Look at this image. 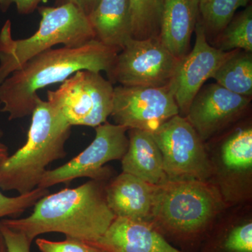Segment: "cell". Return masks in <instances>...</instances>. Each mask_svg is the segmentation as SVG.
Masks as SVG:
<instances>
[{"mask_svg":"<svg viewBox=\"0 0 252 252\" xmlns=\"http://www.w3.org/2000/svg\"><path fill=\"white\" fill-rule=\"evenodd\" d=\"M119 52L94 39L77 47L63 46L36 55L0 84V112L8 114L9 121L32 115L38 91L82 69L109 75Z\"/></svg>","mask_w":252,"mask_h":252,"instance_id":"cell-1","label":"cell"},{"mask_svg":"<svg viewBox=\"0 0 252 252\" xmlns=\"http://www.w3.org/2000/svg\"><path fill=\"white\" fill-rule=\"evenodd\" d=\"M106 184L91 180L77 188L48 194L36 202L29 217L0 220L32 242L38 235L56 232L92 245L116 218L106 200Z\"/></svg>","mask_w":252,"mask_h":252,"instance_id":"cell-2","label":"cell"},{"mask_svg":"<svg viewBox=\"0 0 252 252\" xmlns=\"http://www.w3.org/2000/svg\"><path fill=\"white\" fill-rule=\"evenodd\" d=\"M227 207L210 182L167 180L157 186L149 223L165 238L196 243L203 240Z\"/></svg>","mask_w":252,"mask_h":252,"instance_id":"cell-3","label":"cell"},{"mask_svg":"<svg viewBox=\"0 0 252 252\" xmlns=\"http://www.w3.org/2000/svg\"><path fill=\"white\" fill-rule=\"evenodd\" d=\"M72 127L39 96L26 144L0 165V188L25 194L38 187L46 167L67 155L65 144Z\"/></svg>","mask_w":252,"mask_h":252,"instance_id":"cell-4","label":"cell"},{"mask_svg":"<svg viewBox=\"0 0 252 252\" xmlns=\"http://www.w3.org/2000/svg\"><path fill=\"white\" fill-rule=\"evenodd\" d=\"M39 14V28L26 39H13L10 21L3 26L0 32V84L36 55L55 46L77 47L95 39L89 17L76 5L41 7Z\"/></svg>","mask_w":252,"mask_h":252,"instance_id":"cell-5","label":"cell"},{"mask_svg":"<svg viewBox=\"0 0 252 252\" xmlns=\"http://www.w3.org/2000/svg\"><path fill=\"white\" fill-rule=\"evenodd\" d=\"M114 87L100 73L82 69L47 91V101L70 126L96 127L107 122L114 101Z\"/></svg>","mask_w":252,"mask_h":252,"instance_id":"cell-6","label":"cell"},{"mask_svg":"<svg viewBox=\"0 0 252 252\" xmlns=\"http://www.w3.org/2000/svg\"><path fill=\"white\" fill-rule=\"evenodd\" d=\"M161 152L167 180L210 182L212 167L205 142L178 114L152 133Z\"/></svg>","mask_w":252,"mask_h":252,"instance_id":"cell-7","label":"cell"},{"mask_svg":"<svg viewBox=\"0 0 252 252\" xmlns=\"http://www.w3.org/2000/svg\"><path fill=\"white\" fill-rule=\"evenodd\" d=\"M94 128L95 137L87 148L62 166L46 170L38 187L49 189L81 177L106 182L112 178L113 170L104 165L122 160L128 147V129L107 122Z\"/></svg>","mask_w":252,"mask_h":252,"instance_id":"cell-8","label":"cell"},{"mask_svg":"<svg viewBox=\"0 0 252 252\" xmlns=\"http://www.w3.org/2000/svg\"><path fill=\"white\" fill-rule=\"evenodd\" d=\"M180 61L159 37L131 38L118 53L108 77L121 86L164 87L171 83Z\"/></svg>","mask_w":252,"mask_h":252,"instance_id":"cell-9","label":"cell"},{"mask_svg":"<svg viewBox=\"0 0 252 252\" xmlns=\"http://www.w3.org/2000/svg\"><path fill=\"white\" fill-rule=\"evenodd\" d=\"M212 167L210 182L228 207L248 201L252 196V129L242 127L228 135L217 153L208 154Z\"/></svg>","mask_w":252,"mask_h":252,"instance_id":"cell-10","label":"cell"},{"mask_svg":"<svg viewBox=\"0 0 252 252\" xmlns=\"http://www.w3.org/2000/svg\"><path fill=\"white\" fill-rule=\"evenodd\" d=\"M178 114L180 110L170 85L114 88L110 117L117 125L153 133Z\"/></svg>","mask_w":252,"mask_h":252,"instance_id":"cell-11","label":"cell"},{"mask_svg":"<svg viewBox=\"0 0 252 252\" xmlns=\"http://www.w3.org/2000/svg\"><path fill=\"white\" fill-rule=\"evenodd\" d=\"M195 45L189 54L181 58L170 86L180 114L186 117L192 101L205 81L216 72L233 51H221L207 42L203 23L197 21Z\"/></svg>","mask_w":252,"mask_h":252,"instance_id":"cell-12","label":"cell"},{"mask_svg":"<svg viewBox=\"0 0 252 252\" xmlns=\"http://www.w3.org/2000/svg\"><path fill=\"white\" fill-rule=\"evenodd\" d=\"M250 103V97L230 92L216 83L200 89L185 118L205 142L238 119Z\"/></svg>","mask_w":252,"mask_h":252,"instance_id":"cell-13","label":"cell"},{"mask_svg":"<svg viewBox=\"0 0 252 252\" xmlns=\"http://www.w3.org/2000/svg\"><path fill=\"white\" fill-rule=\"evenodd\" d=\"M92 245L105 252H185L172 246L149 222L116 217Z\"/></svg>","mask_w":252,"mask_h":252,"instance_id":"cell-14","label":"cell"},{"mask_svg":"<svg viewBox=\"0 0 252 252\" xmlns=\"http://www.w3.org/2000/svg\"><path fill=\"white\" fill-rule=\"evenodd\" d=\"M157 186L122 172L105 185L107 205L116 217L150 221Z\"/></svg>","mask_w":252,"mask_h":252,"instance_id":"cell-15","label":"cell"},{"mask_svg":"<svg viewBox=\"0 0 252 252\" xmlns=\"http://www.w3.org/2000/svg\"><path fill=\"white\" fill-rule=\"evenodd\" d=\"M198 15V0H163L158 37L179 59L187 54Z\"/></svg>","mask_w":252,"mask_h":252,"instance_id":"cell-16","label":"cell"},{"mask_svg":"<svg viewBox=\"0 0 252 252\" xmlns=\"http://www.w3.org/2000/svg\"><path fill=\"white\" fill-rule=\"evenodd\" d=\"M127 132L128 147L121 160L123 172L156 186L167 182L161 152L152 133L138 129Z\"/></svg>","mask_w":252,"mask_h":252,"instance_id":"cell-17","label":"cell"},{"mask_svg":"<svg viewBox=\"0 0 252 252\" xmlns=\"http://www.w3.org/2000/svg\"><path fill=\"white\" fill-rule=\"evenodd\" d=\"M95 39L120 51L132 38L129 0H99L88 16Z\"/></svg>","mask_w":252,"mask_h":252,"instance_id":"cell-18","label":"cell"},{"mask_svg":"<svg viewBox=\"0 0 252 252\" xmlns=\"http://www.w3.org/2000/svg\"><path fill=\"white\" fill-rule=\"evenodd\" d=\"M220 217L203 239L200 252H252L251 215Z\"/></svg>","mask_w":252,"mask_h":252,"instance_id":"cell-19","label":"cell"},{"mask_svg":"<svg viewBox=\"0 0 252 252\" xmlns=\"http://www.w3.org/2000/svg\"><path fill=\"white\" fill-rule=\"evenodd\" d=\"M217 84L235 94H252V53L234 50L212 76Z\"/></svg>","mask_w":252,"mask_h":252,"instance_id":"cell-20","label":"cell"},{"mask_svg":"<svg viewBox=\"0 0 252 252\" xmlns=\"http://www.w3.org/2000/svg\"><path fill=\"white\" fill-rule=\"evenodd\" d=\"M133 39L158 37L163 0H129Z\"/></svg>","mask_w":252,"mask_h":252,"instance_id":"cell-21","label":"cell"},{"mask_svg":"<svg viewBox=\"0 0 252 252\" xmlns=\"http://www.w3.org/2000/svg\"><path fill=\"white\" fill-rule=\"evenodd\" d=\"M219 49L231 51L243 50L252 51V8L248 6L243 11L233 18L223 30Z\"/></svg>","mask_w":252,"mask_h":252,"instance_id":"cell-22","label":"cell"},{"mask_svg":"<svg viewBox=\"0 0 252 252\" xmlns=\"http://www.w3.org/2000/svg\"><path fill=\"white\" fill-rule=\"evenodd\" d=\"M250 0H202L199 13L203 18L205 29L220 32L234 18L240 7L247 6Z\"/></svg>","mask_w":252,"mask_h":252,"instance_id":"cell-23","label":"cell"},{"mask_svg":"<svg viewBox=\"0 0 252 252\" xmlns=\"http://www.w3.org/2000/svg\"><path fill=\"white\" fill-rule=\"evenodd\" d=\"M49 194V189L36 187L34 190L18 196L8 197L0 191V220L5 217H15L29 207L34 206L42 197Z\"/></svg>","mask_w":252,"mask_h":252,"instance_id":"cell-24","label":"cell"},{"mask_svg":"<svg viewBox=\"0 0 252 252\" xmlns=\"http://www.w3.org/2000/svg\"><path fill=\"white\" fill-rule=\"evenodd\" d=\"M41 252H101L102 250L79 239L66 237L61 242L51 241L44 238L36 240Z\"/></svg>","mask_w":252,"mask_h":252,"instance_id":"cell-25","label":"cell"},{"mask_svg":"<svg viewBox=\"0 0 252 252\" xmlns=\"http://www.w3.org/2000/svg\"><path fill=\"white\" fill-rule=\"evenodd\" d=\"M0 232L9 252H31L32 241L22 232L12 229L0 220Z\"/></svg>","mask_w":252,"mask_h":252,"instance_id":"cell-26","label":"cell"},{"mask_svg":"<svg viewBox=\"0 0 252 252\" xmlns=\"http://www.w3.org/2000/svg\"><path fill=\"white\" fill-rule=\"evenodd\" d=\"M43 0H0V6L3 9H6L10 5H16L18 12L28 14L32 12Z\"/></svg>","mask_w":252,"mask_h":252,"instance_id":"cell-27","label":"cell"},{"mask_svg":"<svg viewBox=\"0 0 252 252\" xmlns=\"http://www.w3.org/2000/svg\"><path fill=\"white\" fill-rule=\"evenodd\" d=\"M99 0H56L57 6L71 3L76 5L81 10H82L87 16L94 11L98 4Z\"/></svg>","mask_w":252,"mask_h":252,"instance_id":"cell-28","label":"cell"},{"mask_svg":"<svg viewBox=\"0 0 252 252\" xmlns=\"http://www.w3.org/2000/svg\"><path fill=\"white\" fill-rule=\"evenodd\" d=\"M9 157V149L6 145L0 142V165L2 164Z\"/></svg>","mask_w":252,"mask_h":252,"instance_id":"cell-29","label":"cell"},{"mask_svg":"<svg viewBox=\"0 0 252 252\" xmlns=\"http://www.w3.org/2000/svg\"><path fill=\"white\" fill-rule=\"evenodd\" d=\"M0 252H9L1 232H0Z\"/></svg>","mask_w":252,"mask_h":252,"instance_id":"cell-30","label":"cell"},{"mask_svg":"<svg viewBox=\"0 0 252 252\" xmlns=\"http://www.w3.org/2000/svg\"><path fill=\"white\" fill-rule=\"evenodd\" d=\"M3 135H4V133H3L2 130H0V138L2 137Z\"/></svg>","mask_w":252,"mask_h":252,"instance_id":"cell-31","label":"cell"},{"mask_svg":"<svg viewBox=\"0 0 252 252\" xmlns=\"http://www.w3.org/2000/svg\"><path fill=\"white\" fill-rule=\"evenodd\" d=\"M198 1H199V2H200V1H201L202 0H198Z\"/></svg>","mask_w":252,"mask_h":252,"instance_id":"cell-32","label":"cell"},{"mask_svg":"<svg viewBox=\"0 0 252 252\" xmlns=\"http://www.w3.org/2000/svg\"><path fill=\"white\" fill-rule=\"evenodd\" d=\"M104 252V251H102V252Z\"/></svg>","mask_w":252,"mask_h":252,"instance_id":"cell-33","label":"cell"}]
</instances>
